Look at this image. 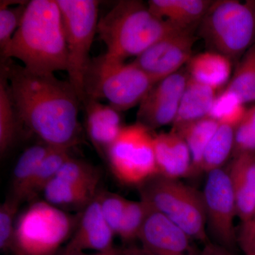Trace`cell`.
I'll list each match as a JSON object with an SVG mask.
<instances>
[{"label":"cell","instance_id":"6da1fadb","mask_svg":"<svg viewBox=\"0 0 255 255\" xmlns=\"http://www.w3.org/2000/svg\"><path fill=\"white\" fill-rule=\"evenodd\" d=\"M1 73L20 123L50 147L70 150L81 141V101L69 81L54 74L32 73L13 60L1 61Z\"/></svg>","mask_w":255,"mask_h":255},{"label":"cell","instance_id":"7a4b0ae2","mask_svg":"<svg viewBox=\"0 0 255 255\" xmlns=\"http://www.w3.org/2000/svg\"><path fill=\"white\" fill-rule=\"evenodd\" d=\"M14 58L32 73L67 72L68 49L57 0L28 1L19 27L1 50V61Z\"/></svg>","mask_w":255,"mask_h":255},{"label":"cell","instance_id":"3957f363","mask_svg":"<svg viewBox=\"0 0 255 255\" xmlns=\"http://www.w3.org/2000/svg\"><path fill=\"white\" fill-rule=\"evenodd\" d=\"M178 28L154 14L142 1L122 0L100 18L97 34L107 47L106 53L126 60L137 58Z\"/></svg>","mask_w":255,"mask_h":255},{"label":"cell","instance_id":"277c9868","mask_svg":"<svg viewBox=\"0 0 255 255\" xmlns=\"http://www.w3.org/2000/svg\"><path fill=\"white\" fill-rule=\"evenodd\" d=\"M156 83L132 62L127 63L105 53L91 58L87 66L85 100H105L119 112H126L140 105Z\"/></svg>","mask_w":255,"mask_h":255},{"label":"cell","instance_id":"5b68a950","mask_svg":"<svg viewBox=\"0 0 255 255\" xmlns=\"http://www.w3.org/2000/svg\"><path fill=\"white\" fill-rule=\"evenodd\" d=\"M80 214L55 208L44 200L31 201L16 220L12 255H54L73 236Z\"/></svg>","mask_w":255,"mask_h":255},{"label":"cell","instance_id":"8992f818","mask_svg":"<svg viewBox=\"0 0 255 255\" xmlns=\"http://www.w3.org/2000/svg\"><path fill=\"white\" fill-rule=\"evenodd\" d=\"M198 28L210 50L241 60L255 43V0L212 1Z\"/></svg>","mask_w":255,"mask_h":255},{"label":"cell","instance_id":"52a82bcc","mask_svg":"<svg viewBox=\"0 0 255 255\" xmlns=\"http://www.w3.org/2000/svg\"><path fill=\"white\" fill-rule=\"evenodd\" d=\"M140 200L182 228L191 239L209 243L203 193L160 174L138 186Z\"/></svg>","mask_w":255,"mask_h":255},{"label":"cell","instance_id":"ba28073f","mask_svg":"<svg viewBox=\"0 0 255 255\" xmlns=\"http://www.w3.org/2000/svg\"><path fill=\"white\" fill-rule=\"evenodd\" d=\"M63 18L68 49V81L82 103L85 100L84 81L90 53L99 22L100 1L57 0Z\"/></svg>","mask_w":255,"mask_h":255},{"label":"cell","instance_id":"9c48e42d","mask_svg":"<svg viewBox=\"0 0 255 255\" xmlns=\"http://www.w3.org/2000/svg\"><path fill=\"white\" fill-rule=\"evenodd\" d=\"M154 137L150 129L138 122L124 126L105 156L111 172L119 182L138 187L158 174Z\"/></svg>","mask_w":255,"mask_h":255},{"label":"cell","instance_id":"30bf717a","mask_svg":"<svg viewBox=\"0 0 255 255\" xmlns=\"http://www.w3.org/2000/svg\"><path fill=\"white\" fill-rule=\"evenodd\" d=\"M203 196L210 235L216 244L232 252L238 243L234 228L237 213L228 170L220 168L207 173Z\"/></svg>","mask_w":255,"mask_h":255},{"label":"cell","instance_id":"8fae6325","mask_svg":"<svg viewBox=\"0 0 255 255\" xmlns=\"http://www.w3.org/2000/svg\"><path fill=\"white\" fill-rule=\"evenodd\" d=\"M196 28H178L155 42L132 63L156 82L180 71L192 55Z\"/></svg>","mask_w":255,"mask_h":255},{"label":"cell","instance_id":"7c38bea8","mask_svg":"<svg viewBox=\"0 0 255 255\" xmlns=\"http://www.w3.org/2000/svg\"><path fill=\"white\" fill-rule=\"evenodd\" d=\"M187 80L180 70L156 83L139 105L137 122L150 130L173 124Z\"/></svg>","mask_w":255,"mask_h":255},{"label":"cell","instance_id":"4fadbf2b","mask_svg":"<svg viewBox=\"0 0 255 255\" xmlns=\"http://www.w3.org/2000/svg\"><path fill=\"white\" fill-rule=\"evenodd\" d=\"M137 239L142 249L152 255H198L187 233L150 207Z\"/></svg>","mask_w":255,"mask_h":255},{"label":"cell","instance_id":"5bb4252c","mask_svg":"<svg viewBox=\"0 0 255 255\" xmlns=\"http://www.w3.org/2000/svg\"><path fill=\"white\" fill-rule=\"evenodd\" d=\"M114 236L102 214L97 194L80 214L78 226L63 251L107 253L114 249Z\"/></svg>","mask_w":255,"mask_h":255},{"label":"cell","instance_id":"9a60e30c","mask_svg":"<svg viewBox=\"0 0 255 255\" xmlns=\"http://www.w3.org/2000/svg\"><path fill=\"white\" fill-rule=\"evenodd\" d=\"M85 112L87 137L99 155L105 157L107 150L124 126L121 112L100 101L86 99L82 103Z\"/></svg>","mask_w":255,"mask_h":255},{"label":"cell","instance_id":"2e32d148","mask_svg":"<svg viewBox=\"0 0 255 255\" xmlns=\"http://www.w3.org/2000/svg\"><path fill=\"white\" fill-rule=\"evenodd\" d=\"M154 150L158 174L173 179L194 174L189 147L175 130L155 135Z\"/></svg>","mask_w":255,"mask_h":255},{"label":"cell","instance_id":"e0dca14e","mask_svg":"<svg viewBox=\"0 0 255 255\" xmlns=\"http://www.w3.org/2000/svg\"><path fill=\"white\" fill-rule=\"evenodd\" d=\"M228 172L237 216L243 224L251 221L255 212V152L233 157Z\"/></svg>","mask_w":255,"mask_h":255},{"label":"cell","instance_id":"ac0fdd59","mask_svg":"<svg viewBox=\"0 0 255 255\" xmlns=\"http://www.w3.org/2000/svg\"><path fill=\"white\" fill-rule=\"evenodd\" d=\"M212 1L150 0L147 6L154 14L180 28H197Z\"/></svg>","mask_w":255,"mask_h":255},{"label":"cell","instance_id":"d6986e66","mask_svg":"<svg viewBox=\"0 0 255 255\" xmlns=\"http://www.w3.org/2000/svg\"><path fill=\"white\" fill-rule=\"evenodd\" d=\"M232 60L218 52L193 55L188 62V75L195 81L216 90L228 84L232 74Z\"/></svg>","mask_w":255,"mask_h":255},{"label":"cell","instance_id":"ffe728a7","mask_svg":"<svg viewBox=\"0 0 255 255\" xmlns=\"http://www.w3.org/2000/svg\"><path fill=\"white\" fill-rule=\"evenodd\" d=\"M216 91L188 75L187 86L179 102L172 128H178L209 117L217 97Z\"/></svg>","mask_w":255,"mask_h":255},{"label":"cell","instance_id":"44dd1931","mask_svg":"<svg viewBox=\"0 0 255 255\" xmlns=\"http://www.w3.org/2000/svg\"><path fill=\"white\" fill-rule=\"evenodd\" d=\"M98 192L55 178L47 184L42 195L45 201L55 208L68 213H80L95 199Z\"/></svg>","mask_w":255,"mask_h":255},{"label":"cell","instance_id":"7402d4cb","mask_svg":"<svg viewBox=\"0 0 255 255\" xmlns=\"http://www.w3.org/2000/svg\"><path fill=\"white\" fill-rule=\"evenodd\" d=\"M51 147L39 140L38 143L29 146L23 150L13 169L10 194L23 203L22 196L25 189Z\"/></svg>","mask_w":255,"mask_h":255},{"label":"cell","instance_id":"603a6c76","mask_svg":"<svg viewBox=\"0 0 255 255\" xmlns=\"http://www.w3.org/2000/svg\"><path fill=\"white\" fill-rule=\"evenodd\" d=\"M219 125L217 121L209 117L178 128H172L183 137L189 147L194 174L201 172L204 152Z\"/></svg>","mask_w":255,"mask_h":255},{"label":"cell","instance_id":"cb8c5ba5","mask_svg":"<svg viewBox=\"0 0 255 255\" xmlns=\"http://www.w3.org/2000/svg\"><path fill=\"white\" fill-rule=\"evenodd\" d=\"M18 119L4 74L0 78V155L1 158L11 150L17 137Z\"/></svg>","mask_w":255,"mask_h":255},{"label":"cell","instance_id":"d4e9b609","mask_svg":"<svg viewBox=\"0 0 255 255\" xmlns=\"http://www.w3.org/2000/svg\"><path fill=\"white\" fill-rule=\"evenodd\" d=\"M70 157V150L52 147L25 189L23 202L36 200L47 184L56 177L62 166Z\"/></svg>","mask_w":255,"mask_h":255},{"label":"cell","instance_id":"484cf974","mask_svg":"<svg viewBox=\"0 0 255 255\" xmlns=\"http://www.w3.org/2000/svg\"><path fill=\"white\" fill-rule=\"evenodd\" d=\"M235 127L219 124L206 147L201 164V172L222 168L234 148Z\"/></svg>","mask_w":255,"mask_h":255},{"label":"cell","instance_id":"4316f807","mask_svg":"<svg viewBox=\"0 0 255 255\" xmlns=\"http://www.w3.org/2000/svg\"><path fill=\"white\" fill-rule=\"evenodd\" d=\"M226 89L236 94L244 105L255 102V43L238 62Z\"/></svg>","mask_w":255,"mask_h":255},{"label":"cell","instance_id":"83f0119b","mask_svg":"<svg viewBox=\"0 0 255 255\" xmlns=\"http://www.w3.org/2000/svg\"><path fill=\"white\" fill-rule=\"evenodd\" d=\"M55 178L73 185L100 191V170L93 164L83 159L74 158L72 156L62 166Z\"/></svg>","mask_w":255,"mask_h":255},{"label":"cell","instance_id":"f1b7e54d","mask_svg":"<svg viewBox=\"0 0 255 255\" xmlns=\"http://www.w3.org/2000/svg\"><path fill=\"white\" fill-rule=\"evenodd\" d=\"M247 109L241 99L234 92L225 88L217 95L209 117L219 124L236 127L243 119Z\"/></svg>","mask_w":255,"mask_h":255},{"label":"cell","instance_id":"f546056e","mask_svg":"<svg viewBox=\"0 0 255 255\" xmlns=\"http://www.w3.org/2000/svg\"><path fill=\"white\" fill-rule=\"evenodd\" d=\"M0 1V48L4 49L21 24L28 1Z\"/></svg>","mask_w":255,"mask_h":255},{"label":"cell","instance_id":"4dcf8cb0","mask_svg":"<svg viewBox=\"0 0 255 255\" xmlns=\"http://www.w3.org/2000/svg\"><path fill=\"white\" fill-rule=\"evenodd\" d=\"M149 206L142 200H127L118 236L124 242L138 238L148 214Z\"/></svg>","mask_w":255,"mask_h":255},{"label":"cell","instance_id":"1f68e13d","mask_svg":"<svg viewBox=\"0 0 255 255\" xmlns=\"http://www.w3.org/2000/svg\"><path fill=\"white\" fill-rule=\"evenodd\" d=\"M21 201L9 194L0 206V250L11 254L15 227Z\"/></svg>","mask_w":255,"mask_h":255},{"label":"cell","instance_id":"d6a6232c","mask_svg":"<svg viewBox=\"0 0 255 255\" xmlns=\"http://www.w3.org/2000/svg\"><path fill=\"white\" fill-rule=\"evenodd\" d=\"M255 152V105L247 109L243 119L235 127L233 157Z\"/></svg>","mask_w":255,"mask_h":255},{"label":"cell","instance_id":"836d02e7","mask_svg":"<svg viewBox=\"0 0 255 255\" xmlns=\"http://www.w3.org/2000/svg\"><path fill=\"white\" fill-rule=\"evenodd\" d=\"M101 210L106 222L115 236H118L127 199L114 193L99 191Z\"/></svg>","mask_w":255,"mask_h":255},{"label":"cell","instance_id":"e575fe53","mask_svg":"<svg viewBox=\"0 0 255 255\" xmlns=\"http://www.w3.org/2000/svg\"><path fill=\"white\" fill-rule=\"evenodd\" d=\"M255 238V212L251 221L242 224L241 232L238 238L240 246L246 244Z\"/></svg>","mask_w":255,"mask_h":255},{"label":"cell","instance_id":"d590c367","mask_svg":"<svg viewBox=\"0 0 255 255\" xmlns=\"http://www.w3.org/2000/svg\"><path fill=\"white\" fill-rule=\"evenodd\" d=\"M199 255H234L232 252L216 243H209L205 244L204 249Z\"/></svg>","mask_w":255,"mask_h":255},{"label":"cell","instance_id":"8d00e7d4","mask_svg":"<svg viewBox=\"0 0 255 255\" xmlns=\"http://www.w3.org/2000/svg\"><path fill=\"white\" fill-rule=\"evenodd\" d=\"M242 251L246 255H255V238L241 246Z\"/></svg>","mask_w":255,"mask_h":255},{"label":"cell","instance_id":"74e56055","mask_svg":"<svg viewBox=\"0 0 255 255\" xmlns=\"http://www.w3.org/2000/svg\"><path fill=\"white\" fill-rule=\"evenodd\" d=\"M64 252L69 253L70 255H119V250L114 248L113 251L107 252V253H95L92 254H88L84 252Z\"/></svg>","mask_w":255,"mask_h":255},{"label":"cell","instance_id":"f35d334b","mask_svg":"<svg viewBox=\"0 0 255 255\" xmlns=\"http://www.w3.org/2000/svg\"><path fill=\"white\" fill-rule=\"evenodd\" d=\"M119 255H137V247H128V248L120 250Z\"/></svg>","mask_w":255,"mask_h":255},{"label":"cell","instance_id":"ab89813d","mask_svg":"<svg viewBox=\"0 0 255 255\" xmlns=\"http://www.w3.org/2000/svg\"><path fill=\"white\" fill-rule=\"evenodd\" d=\"M137 255H152L150 253L146 252L145 250L142 249V248H138L137 247Z\"/></svg>","mask_w":255,"mask_h":255},{"label":"cell","instance_id":"60d3db41","mask_svg":"<svg viewBox=\"0 0 255 255\" xmlns=\"http://www.w3.org/2000/svg\"><path fill=\"white\" fill-rule=\"evenodd\" d=\"M60 255H70L68 253H65V252L63 251V253H62V254Z\"/></svg>","mask_w":255,"mask_h":255},{"label":"cell","instance_id":"b9f144b4","mask_svg":"<svg viewBox=\"0 0 255 255\" xmlns=\"http://www.w3.org/2000/svg\"><path fill=\"white\" fill-rule=\"evenodd\" d=\"M119 251H120V250H119Z\"/></svg>","mask_w":255,"mask_h":255},{"label":"cell","instance_id":"7bdbcfd3","mask_svg":"<svg viewBox=\"0 0 255 255\" xmlns=\"http://www.w3.org/2000/svg\"><path fill=\"white\" fill-rule=\"evenodd\" d=\"M198 255H199V254H198Z\"/></svg>","mask_w":255,"mask_h":255}]
</instances>
